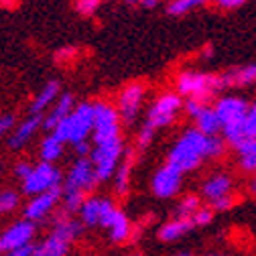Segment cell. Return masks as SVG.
<instances>
[{"label": "cell", "instance_id": "cell-1", "mask_svg": "<svg viewBox=\"0 0 256 256\" xmlns=\"http://www.w3.org/2000/svg\"><path fill=\"white\" fill-rule=\"evenodd\" d=\"M98 177H96L94 165L88 158H76L72 163V167L68 169V173L63 175V198H61V206L66 214H78L82 204L88 200V196L98 185Z\"/></svg>", "mask_w": 256, "mask_h": 256}, {"label": "cell", "instance_id": "cell-2", "mask_svg": "<svg viewBox=\"0 0 256 256\" xmlns=\"http://www.w3.org/2000/svg\"><path fill=\"white\" fill-rule=\"evenodd\" d=\"M212 106L222 124V138L232 148L240 146L246 140L244 122L248 116L250 102L242 94H222Z\"/></svg>", "mask_w": 256, "mask_h": 256}, {"label": "cell", "instance_id": "cell-3", "mask_svg": "<svg viewBox=\"0 0 256 256\" xmlns=\"http://www.w3.org/2000/svg\"><path fill=\"white\" fill-rule=\"evenodd\" d=\"M208 140L210 136L202 134L194 126L185 128L167 152V165L175 167L183 175L200 169L202 163L208 158Z\"/></svg>", "mask_w": 256, "mask_h": 256}, {"label": "cell", "instance_id": "cell-4", "mask_svg": "<svg viewBox=\"0 0 256 256\" xmlns=\"http://www.w3.org/2000/svg\"><path fill=\"white\" fill-rule=\"evenodd\" d=\"M173 86L183 100H200L208 104L210 100H218L222 94H226L222 74H212V72L181 70L175 76Z\"/></svg>", "mask_w": 256, "mask_h": 256}, {"label": "cell", "instance_id": "cell-5", "mask_svg": "<svg viewBox=\"0 0 256 256\" xmlns=\"http://www.w3.org/2000/svg\"><path fill=\"white\" fill-rule=\"evenodd\" d=\"M183 104L185 100L175 90H165L161 94H156L144 112V122L140 126L148 128V130L156 134L158 130L169 128L171 124L177 122V118L183 114Z\"/></svg>", "mask_w": 256, "mask_h": 256}, {"label": "cell", "instance_id": "cell-6", "mask_svg": "<svg viewBox=\"0 0 256 256\" xmlns=\"http://www.w3.org/2000/svg\"><path fill=\"white\" fill-rule=\"evenodd\" d=\"M94 132V102H78L72 114L63 120L53 134L61 138L66 144H80L88 142Z\"/></svg>", "mask_w": 256, "mask_h": 256}, {"label": "cell", "instance_id": "cell-7", "mask_svg": "<svg viewBox=\"0 0 256 256\" xmlns=\"http://www.w3.org/2000/svg\"><path fill=\"white\" fill-rule=\"evenodd\" d=\"M122 120L114 104L106 100L94 102V132H92V144H104L122 138Z\"/></svg>", "mask_w": 256, "mask_h": 256}, {"label": "cell", "instance_id": "cell-8", "mask_svg": "<svg viewBox=\"0 0 256 256\" xmlns=\"http://www.w3.org/2000/svg\"><path fill=\"white\" fill-rule=\"evenodd\" d=\"M146 96H148V86L140 80L128 82L116 94V104L114 106H116V110L120 114V120L126 128L136 124V120H138V116L144 108Z\"/></svg>", "mask_w": 256, "mask_h": 256}, {"label": "cell", "instance_id": "cell-9", "mask_svg": "<svg viewBox=\"0 0 256 256\" xmlns=\"http://www.w3.org/2000/svg\"><path fill=\"white\" fill-rule=\"evenodd\" d=\"M124 138L112 140V142H104V144H92V152H90V161L94 165L96 177L100 183H106L114 177L118 165L124 158Z\"/></svg>", "mask_w": 256, "mask_h": 256}, {"label": "cell", "instance_id": "cell-10", "mask_svg": "<svg viewBox=\"0 0 256 256\" xmlns=\"http://www.w3.org/2000/svg\"><path fill=\"white\" fill-rule=\"evenodd\" d=\"M63 173L57 165H51V163H33V169L26 175L24 181H20V187H22V194L28 196V198H35V196H41V194H47V191H53V189H59L63 185Z\"/></svg>", "mask_w": 256, "mask_h": 256}, {"label": "cell", "instance_id": "cell-11", "mask_svg": "<svg viewBox=\"0 0 256 256\" xmlns=\"http://www.w3.org/2000/svg\"><path fill=\"white\" fill-rule=\"evenodd\" d=\"M183 114L191 120L196 130H200L206 136H222V124L216 116V110L208 102L200 100H185Z\"/></svg>", "mask_w": 256, "mask_h": 256}, {"label": "cell", "instance_id": "cell-12", "mask_svg": "<svg viewBox=\"0 0 256 256\" xmlns=\"http://www.w3.org/2000/svg\"><path fill=\"white\" fill-rule=\"evenodd\" d=\"M37 236V224L28 220H16L0 232V254L20 250L24 246H33Z\"/></svg>", "mask_w": 256, "mask_h": 256}, {"label": "cell", "instance_id": "cell-13", "mask_svg": "<svg viewBox=\"0 0 256 256\" xmlns=\"http://www.w3.org/2000/svg\"><path fill=\"white\" fill-rule=\"evenodd\" d=\"M61 198H63L61 187L47 191V194H41V196H35V198H28V202L22 206V218L33 224L45 222L57 210V206L61 204Z\"/></svg>", "mask_w": 256, "mask_h": 256}, {"label": "cell", "instance_id": "cell-14", "mask_svg": "<svg viewBox=\"0 0 256 256\" xmlns=\"http://www.w3.org/2000/svg\"><path fill=\"white\" fill-rule=\"evenodd\" d=\"M181 185H183V173L177 171L175 167L167 165V163L154 171L152 181H150L152 196L158 198V200H171V198H175L181 191Z\"/></svg>", "mask_w": 256, "mask_h": 256}, {"label": "cell", "instance_id": "cell-15", "mask_svg": "<svg viewBox=\"0 0 256 256\" xmlns=\"http://www.w3.org/2000/svg\"><path fill=\"white\" fill-rule=\"evenodd\" d=\"M226 92L232 90V94H238L242 90H252L256 88V63H244V66H234L228 68L222 74Z\"/></svg>", "mask_w": 256, "mask_h": 256}, {"label": "cell", "instance_id": "cell-16", "mask_svg": "<svg viewBox=\"0 0 256 256\" xmlns=\"http://www.w3.org/2000/svg\"><path fill=\"white\" fill-rule=\"evenodd\" d=\"M234 191V179L230 173L226 171H218V173H212L204 185H202V198L212 206L224 198H230Z\"/></svg>", "mask_w": 256, "mask_h": 256}, {"label": "cell", "instance_id": "cell-17", "mask_svg": "<svg viewBox=\"0 0 256 256\" xmlns=\"http://www.w3.org/2000/svg\"><path fill=\"white\" fill-rule=\"evenodd\" d=\"M43 130V116H26L24 120H20L16 126H14V130L10 132L8 136V148L12 150H22L30 140H33L39 132Z\"/></svg>", "mask_w": 256, "mask_h": 256}, {"label": "cell", "instance_id": "cell-18", "mask_svg": "<svg viewBox=\"0 0 256 256\" xmlns=\"http://www.w3.org/2000/svg\"><path fill=\"white\" fill-rule=\"evenodd\" d=\"M76 96L72 94V92H63L61 96H59V100L47 110V114L43 116V130L45 132H53L55 128L66 120L70 114H72V110L76 108Z\"/></svg>", "mask_w": 256, "mask_h": 256}, {"label": "cell", "instance_id": "cell-19", "mask_svg": "<svg viewBox=\"0 0 256 256\" xmlns=\"http://www.w3.org/2000/svg\"><path fill=\"white\" fill-rule=\"evenodd\" d=\"M61 94H63L61 82H59V80H49V82L35 94V98L30 100V104H28V114H30V116H45L47 110L59 100Z\"/></svg>", "mask_w": 256, "mask_h": 256}, {"label": "cell", "instance_id": "cell-20", "mask_svg": "<svg viewBox=\"0 0 256 256\" xmlns=\"http://www.w3.org/2000/svg\"><path fill=\"white\" fill-rule=\"evenodd\" d=\"M49 232L55 234V236H59V238H63V240L70 242V244H74L82 236V232H84V224L80 222V218H74L72 214L63 212V214L53 216L51 230Z\"/></svg>", "mask_w": 256, "mask_h": 256}, {"label": "cell", "instance_id": "cell-21", "mask_svg": "<svg viewBox=\"0 0 256 256\" xmlns=\"http://www.w3.org/2000/svg\"><path fill=\"white\" fill-rule=\"evenodd\" d=\"M132 169H134V148H126L122 163L118 165V169H116V173H114V177H112V179H114V191H116V196L124 198V196L128 194Z\"/></svg>", "mask_w": 256, "mask_h": 256}, {"label": "cell", "instance_id": "cell-22", "mask_svg": "<svg viewBox=\"0 0 256 256\" xmlns=\"http://www.w3.org/2000/svg\"><path fill=\"white\" fill-rule=\"evenodd\" d=\"M72 250V244L55 234H47L43 240L33 244V256H68Z\"/></svg>", "mask_w": 256, "mask_h": 256}, {"label": "cell", "instance_id": "cell-23", "mask_svg": "<svg viewBox=\"0 0 256 256\" xmlns=\"http://www.w3.org/2000/svg\"><path fill=\"white\" fill-rule=\"evenodd\" d=\"M104 202H106V198H102V196H92V198H88L82 204L78 216H80V222L84 224V228H96V226H100Z\"/></svg>", "mask_w": 256, "mask_h": 256}, {"label": "cell", "instance_id": "cell-24", "mask_svg": "<svg viewBox=\"0 0 256 256\" xmlns=\"http://www.w3.org/2000/svg\"><path fill=\"white\" fill-rule=\"evenodd\" d=\"M194 222L187 220V218H173L167 224H163L158 228V240L161 242H177L183 236H187L191 230H194Z\"/></svg>", "mask_w": 256, "mask_h": 256}, {"label": "cell", "instance_id": "cell-25", "mask_svg": "<svg viewBox=\"0 0 256 256\" xmlns=\"http://www.w3.org/2000/svg\"><path fill=\"white\" fill-rule=\"evenodd\" d=\"M63 152H66V142H63L61 138H57L53 132H47L41 138V142H39V158L43 163L55 165L63 156Z\"/></svg>", "mask_w": 256, "mask_h": 256}, {"label": "cell", "instance_id": "cell-26", "mask_svg": "<svg viewBox=\"0 0 256 256\" xmlns=\"http://www.w3.org/2000/svg\"><path fill=\"white\" fill-rule=\"evenodd\" d=\"M234 150H236V161L240 171L256 175V138H246Z\"/></svg>", "mask_w": 256, "mask_h": 256}, {"label": "cell", "instance_id": "cell-27", "mask_svg": "<svg viewBox=\"0 0 256 256\" xmlns=\"http://www.w3.org/2000/svg\"><path fill=\"white\" fill-rule=\"evenodd\" d=\"M128 236H130V220H128L126 214L118 208L110 228H108V238L112 244H122L128 240Z\"/></svg>", "mask_w": 256, "mask_h": 256}, {"label": "cell", "instance_id": "cell-28", "mask_svg": "<svg viewBox=\"0 0 256 256\" xmlns=\"http://www.w3.org/2000/svg\"><path fill=\"white\" fill-rule=\"evenodd\" d=\"M212 4V0H169L167 2V14L171 16H185L202 6Z\"/></svg>", "mask_w": 256, "mask_h": 256}, {"label": "cell", "instance_id": "cell-29", "mask_svg": "<svg viewBox=\"0 0 256 256\" xmlns=\"http://www.w3.org/2000/svg\"><path fill=\"white\" fill-rule=\"evenodd\" d=\"M20 208V194L16 189H0V216H10Z\"/></svg>", "mask_w": 256, "mask_h": 256}, {"label": "cell", "instance_id": "cell-30", "mask_svg": "<svg viewBox=\"0 0 256 256\" xmlns=\"http://www.w3.org/2000/svg\"><path fill=\"white\" fill-rule=\"evenodd\" d=\"M200 208H202V198L200 196H185L175 206V218H187V220H191V216H194Z\"/></svg>", "mask_w": 256, "mask_h": 256}, {"label": "cell", "instance_id": "cell-31", "mask_svg": "<svg viewBox=\"0 0 256 256\" xmlns=\"http://www.w3.org/2000/svg\"><path fill=\"white\" fill-rule=\"evenodd\" d=\"M104 0H74V8L78 14L86 16V18H92L98 14L100 6H102Z\"/></svg>", "mask_w": 256, "mask_h": 256}, {"label": "cell", "instance_id": "cell-32", "mask_svg": "<svg viewBox=\"0 0 256 256\" xmlns=\"http://www.w3.org/2000/svg\"><path fill=\"white\" fill-rule=\"evenodd\" d=\"M228 150V142L224 140L222 136H210L208 140V161H218L226 154Z\"/></svg>", "mask_w": 256, "mask_h": 256}, {"label": "cell", "instance_id": "cell-33", "mask_svg": "<svg viewBox=\"0 0 256 256\" xmlns=\"http://www.w3.org/2000/svg\"><path fill=\"white\" fill-rule=\"evenodd\" d=\"M214 220V210L210 206H202L194 216H191V222H194V226L200 228V226H208V224Z\"/></svg>", "mask_w": 256, "mask_h": 256}, {"label": "cell", "instance_id": "cell-34", "mask_svg": "<svg viewBox=\"0 0 256 256\" xmlns=\"http://www.w3.org/2000/svg\"><path fill=\"white\" fill-rule=\"evenodd\" d=\"M16 124L18 122H16V116L14 114H0V140L8 138Z\"/></svg>", "mask_w": 256, "mask_h": 256}, {"label": "cell", "instance_id": "cell-35", "mask_svg": "<svg viewBox=\"0 0 256 256\" xmlns=\"http://www.w3.org/2000/svg\"><path fill=\"white\" fill-rule=\"evenodd\" d=\"M244 132H246V138H256V100L250 102L248 116L244 122Z\"/></svg>", "mask_w": 256, "mask_h": 256}, {"label": "cell", "instance_id": "cell-36", "mask_svg": "<svg viewBox=\"0 0 256 256\" xmlns=\"http://www.w3.org/2000/svg\"><path fill=\"white\" fill-rule=\"evenodd\" d=\"M122 4L126 6H132V8H142V10H152L156 8L158 4L163 2V0H120Z\"/></svg>", "mask_w": 256, "mask_h": 256}, {"label": "cell", "instance_id": "cell-37", "mask_svg": "<svg viewBox=\"0 0 256 256\" xmlns=\"http://www.w3.org/2000/svg\"><path fill=\"white\" fill-rule=\"evenodd\" d=\"M30 169H33V163L30 161H16L14 163V167H12V173H14V177L18 179V181H24L26 179V175L30 173Z\"/></svg>", "mask_w": 256, "mask_h": 256}, {"label": "cell", "instance_id": "cell-38", "mask_svg": "<svg viewBox=\"0 0 256 256\" xmlns=\"http://www.w3.org/2000/svg\"><path fill=\"white\" fill-rule=\"evenodd\" d=\"M244 2H246V0H212V4H216V6L222 8V10H236V8H240Z\"/></svg>", "mask_w": 256, "mask_h": 256}, {"label": "cell", "instance_id": "cell-39", "mask_svg": "<svg viewBox=\"0 0 256 256\" xmlns=\"http://www.w3.org/2000/svg\"><path fill=\"white\" fill-rule=\"evenodd\" d=\"M76 55H78V49H76V47H63V49H59V51L55 53V59H57L59 63H63V61L76 57Z\"/></svg>", "mask_w": 256, "mask_h": 256}, {"label": "cell", "instance_id": "cell-40", "mask_svg": "<svg viewBox=\"0 0 256 256\" xmlns=\"http://www.w3.org/2000/svg\"><path fill=\"white\" fill-rule=\"evenodd\" d=\"M232 206H234V196H230V198H224V200H220V202L212 204L210 208H212L214 212H226V210H230Z\"/></svg>", "mask_w": 256, "mask_h": 256}, {"label": "cell", "instance_id": "cell-41", "mask_svg": "<svg viewBox=\"0 0 256 256\" xmlns=\"http://www.w3.org/2000/svg\"><path fill=\"white\" fill-rule=\"evenodd\" d=\"M0 256H33V246H24L20 250H12L6 254H0Z\"/></svg>", "mask_w": 256, "mask_h": 256}, {"label": "cell", "instance_id": "cell-42", "mask_svg": "<svg viewBox=\"0 0 256 256\" xmlns=\"http://www.w3.org/2000/svg\"><path fill=\"white\" fill-rule=\"evenodd\" d=\"M202 57H204V59H212V57H214V47H212V45H206V47L202 49Z\"/></svg>", "mask_w": 256, "mask_h": 256}, {"label": "cell", "instance_id": "cell-43", "mask_svg": "<svg viewBox=\"0 0 256 256\" xmlns=\"http://www.w3.org/2000/svg\"><path fill=\"white\" fill-rule=\"evenodd\" d=\"M248 191H250V196L256 198V175H252V179L248 181Z\"/></svg>", "mask_w": 256, "mask_h": 256}, {"label": "cell", "instance_id": "cell-44", "mask_svg": "<svg viewBox=\"0 0 256 256\" xmlns=\"http://www.w3.org/2000/svg\"><path fill=\"white\" fill-rule=\"evenodd\" d=\"M173 256H196V254H191V252H177V254H173Z\"/></svg>", "mask_w": 256, "mask_h": 256}, {"label": "cell", "instance_id": "cell-45", "mask_svg": "<svg viewBox=\"0 0 256 256\" xmlns=\"http://www.w3.org/2000/svg\"><path fill=\"white\" fill-rule=\"evenodd\" d=\"M0 6H10V0H0Z\"/></svg>", "mask_w": 256, "mask_h": 256}, {"label": "cell", "instance_id": "cell-46", "mask_svg": "<svg viewBox=\"0 0 256 256\" xmlns=\"http://www.w3.org/2000/svg\"><path fill=\"white\" fill-rule=\"evenodd\" d=\"M0 171H2V156H0Z\"/></svg>", "mask_w": 256, "mask_h": 256}, {"label": "cell", "instance_id": "cell-47", "mask_svg": "<svg viewBox=\"0 0 256 256\" xmlns=\"http://www.w3.org/2000/svg\"><path fill=\"white\" fill-rule=\"evenodd\" d=\"M208 256H222V254H208Z\"/></svg>", "mask_w": 256, "mask_h": 256}]
</instances>
